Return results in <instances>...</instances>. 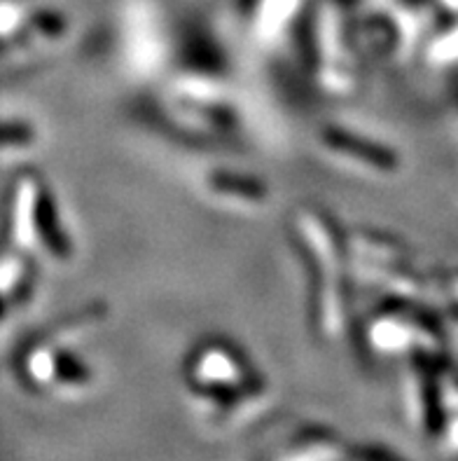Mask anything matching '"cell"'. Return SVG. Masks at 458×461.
Here are the masks:
<instances>
[{"mask_svg": "<svg viewBox=\"0 0 458 461\" xmlns=\"http://www.w3.org/2000/svg\"><path fill=\"white\" fill-rule=\"evenodd\" d=\"M342 443L330 431H302L285 450L281 461H339L342 459Z\"/></svg>", "mask_w": 458, "mask_h": 461, "instance_id": "cell-6", "label": "cell"}, {"mask_svg": "<svg viewBox=\"0 0 458 461\" xmlns=\"http://www.w3.org/2000/svg\"><path fill=\"white\" fill-rule=\"evenodd\" d=\"M300 0H244L241 14L250 45L257 50L283 45L300 19Z\"/></svg>", "mask_w": 458, "mask_h": 461, "instance_id": "cell-5", "label": "cell"}, {"mask_svg": "<svg viewBox=\"0 0 458 461\" xmlns=\"http://www.w3.org/2000/svg\"><path fill=\"white\" fill-rule=\"evenodd\" d=\"M183 382L190 398L220 424L248 420L272 398V384L229 338L209 335L187 351Z\"/></svg>", "mask_w": 458, "mask_h": 461, "instance_id": "cell-1", "label": "cell"}, {"mask_svg": "<svg viewBox=\"0 0 458 461\" xmlns=\"http://www.w3.org/2000/svg\"><path fill=\"white\" fill-rule=\"evenodd\" d=\"M202 190L213 204L244 213L267 209L272 202V187L265 178L238 169H209L202 178Z\"/></svg>", "mask_w": 458, "mask_h": 461, "instance_id": "cell-4", "label": "cell"}, {"mask_svg": "<svg viewBox=\"0 0 458 461\" xmlns=\"http://www.w3.org/2000/svg\"><path fill=\"white\" fill-rule=\"evenodd\" d=\"M313 139L320 155H325L342 169L370 176V178L400 174V155L383 140L367 136L365 131H355L344 124H320Z\"/></svg>", "mask_w": 458, "mask_h": 461, "instance_id": "cell-3", "label": "cell"}, {"mask_svg": "<svg viewBox=\"0 0 458 461\" xmlns=\"http://www.w3.org/2000/svg\"><path fill=\"white\" fill-rule=\"evenodd\" d=\"M103 321V304L82 307L77 314L52 328L26 354V375L33 384L61 393H85L96 384V370L73 345L87 339Z\"/></svg>", "mask_w": 458, "mask_h": 461, "instance_id": "cell-2", "label": "cell"}, {"mask_svg": "<svg viewBox=\"0 0 458 461\" xmlns=\"http://www.w3.org/2000/svg\"><path fill=\"white\" fill-rule=\"evenodd\" d=\"M355 461H400V459H395L389 450H382V447H367V450L355 452Z\"/></svg>", "mask_w": 458, "mask_h": 461, "instance_id": "cell-7", "label": "cell"}]
</instances>
